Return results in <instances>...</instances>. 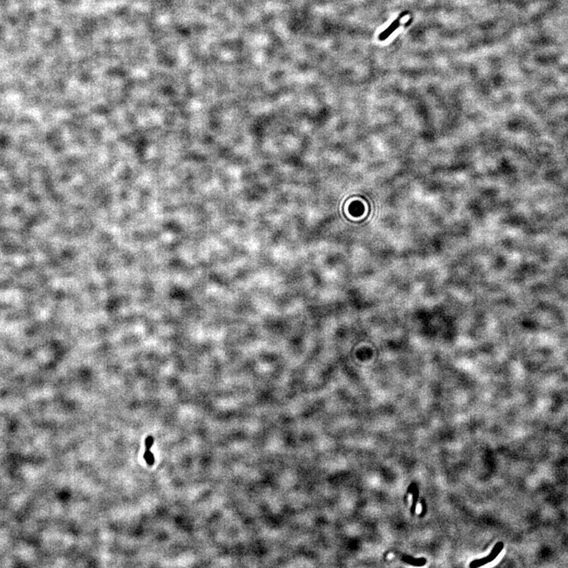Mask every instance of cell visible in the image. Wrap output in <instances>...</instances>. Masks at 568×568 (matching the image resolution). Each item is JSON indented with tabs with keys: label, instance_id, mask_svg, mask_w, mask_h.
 <instances>
[{
	"label": "cell",
	"instance_id": "1",
	"mask_svg": "<svg viewBox=\"0 0 568 568\" xmlns=\"http://www.w3.org/2000/svg\"><path fill=\"white\" fill-rule=\"evenodd\" d=\"M147 451L144 453V459L146 460L147 463L150 466L153 465L154 463V457H153V453L150 452V449H146Z\"/></svg>",
	"mask_w": 568,
	"mask_h": 568
}]
</instances>
